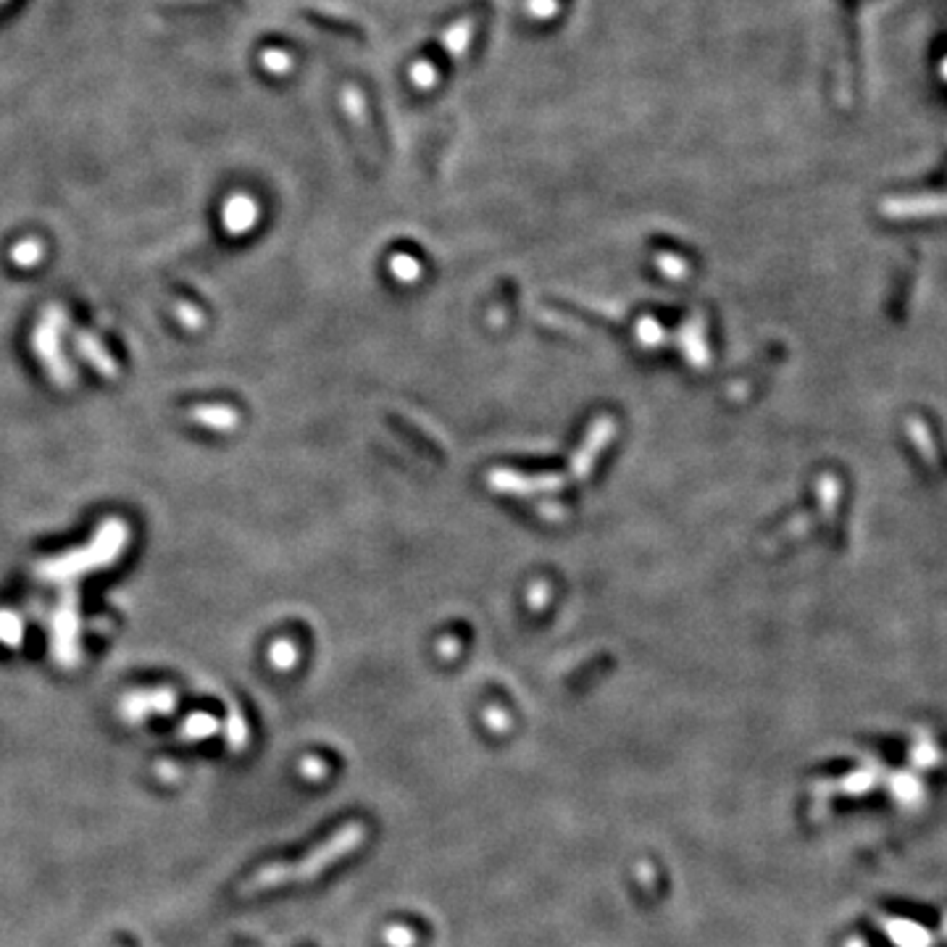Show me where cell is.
Returning <instances> with one entry per match:
<instances>
[{"label": "cell", "instance_id": "1", "mask_svg": "<svg viewBox=\"0 0 947 947\" xmlns=\"http://www.w3.org/2000/svg\"><path fill=\"white\" fill-rule=\"evenodd\" d=\"M366 837V829L358 821L345 824L342 829H337L335 835L327 837L319 847H314L308 855H303L300 861H284V863H272L261 871H256L250 879H245V885L240 887L242 894H258V892L277 890L287 885H298V882H308L316 879L319 874H324L330 866H335L337 861H342L345 855H350L355 847H361Z\"/></svg>", "mask_w": 947, "mask_h": 947}, {"label": "cell", "instance_id": "2", "mask_svg": "<svg viewBox=\"0 0 947 947\" xmlns=\"http://www.w3.org/2000/svg\"><path fill=\"white\" fill-rule=\"evenodd\" d=\"M469 32H471V21H461L455 24L445 37V48L447 56L458 58L463 51H466V43H469Z\"/></svg>", "mask_w": 947, "mask_h": 947}, {"label": "cell", "instance_id": "3", "mask_svg": "<svg viewBox=\"0 0 947 947\" xmlns=\"http://www.w3.org/2000/svg\"><path fill=\"white\" fill-rule=\"evenodd\" d=\"M264 66H266L269 71H277V74H282V71H287V69H290V58L284 56L282 51H266V53H264Z\"/></svg>", "mask_w": 947, "mask_h": 947}]
</instances>
